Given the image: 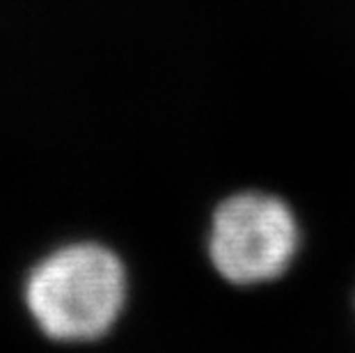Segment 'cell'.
<instances>
[{"instance_id":"6da1fadb","label":"cell","mask_w":355,"mask_h":353,"mask_svg":"<svg viewBox=\"0 0 355 353\" xmlns=\"http://www.w3.org/2000/svg\"><path fill=\"white\" fill-rule=\"evenodd\" d=\"M122 261L99 243H73L33 268L26 303L44 333L60 342L101 337L124 307Z\"/></svg>"},{"instance_id":"7a4b0ae2","label":"cell","mask_w":355,"mask_h":353,"mask_svg":"<svg viewBox=\"0 0 355 353\" xmlns=\"http://www.w3.org/2000/svg\"><path fill=\"white\" fill-rule=\"evenodd\" d=\"M298 246V227L282 200L241 193L225 200L214 216L209 255L225 280L259 284L289 266Z\"/></svg>"}]
</instances>
